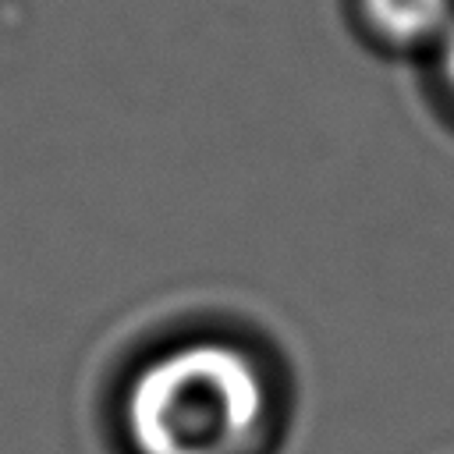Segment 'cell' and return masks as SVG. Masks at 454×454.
<instances>
[{"label":"cell","mask_w":454,"mask_h":454,"mask_svg":"<svg viewBox=\"0 0 454 454\" xmlns=\"http://www.w3.org/2000/svg\"><path fill=\"white\" fill-rule=\"evenodd\" d=\"M266 419V376L248 351L227 340H188L156 355L124 401L138 454H252Z\"/></svg>","instance_id":"cell-1"},{"label":"cell","mask_w":454,"mask_h":454,"mask_svg":"<svg viewBox=\"0 0 454 454\" xmlns=\"http://www.w3.org/2000/svg\"><path fill=\"white\" fill-rule=\"evenodd\" d=\"M358 11L372 35L401 50L440 46L454 25V0H358Z\"/></svg>","instance_id":"cell-2"},{"label":"cell","mask_w":454,"mask_h":454,"mask_svg":"<svg viewBox=\"0 0 454 454\" xmlns=\"http://www.w3.org/2000/svg\"><path fill=\"white\" fill-rule=\"evenodd\" d=\"M440 74H443V82H447V89L454 92V25H450V32L440 39Z\"/></svg>","instance_id":"cell-3"}]
</instances>
